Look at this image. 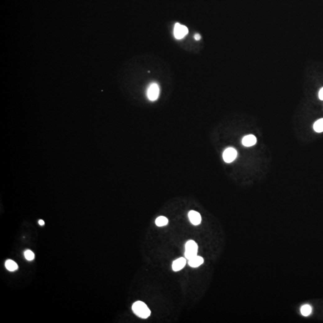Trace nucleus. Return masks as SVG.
<instances>
[{
    "label": "nucleus",
    "instance_id": "nucleus-1",
    "mask_svg": "<svg viewBox=\"0 0 323 323\" xmlns=\"http://www.w3.org/2000/svg\"><path fill=\"white\" fill-rule=\"evenodd\" d=\"M132 309L135 315L143 319L148 318L151 314V311L150 309L142 301L135 302L132 305Z\"/></svg>",
    "mask_w": 323,
    "mask_h": 323
},
{
    "label": "nucleus",
    "instance_id": "nucleus-2",
    "mask_svg": "<svg viewBox=\"0 0 323 323\" xmlns=\"http://www.w3.org/2000/svg\"><path fill=\"white\" fill-rule=\"evenodd\" d=\"M198 250V246L195 241L193 240H189L186 242L185 245V252L184 256L186 258L190 260L197 256Z\"/></svg>",
    "mask_w": 323,
    "mask_h": 323
},
{
    "label": "nucleus",
    "instance_id": "nucleus-3",
    "mask_svg": "<svg viewBox=\"0 0 323 323\" xmlns=\"http://www.w3.org/2000/svg\"><path fill=\"white\" fill-rule=\"evenodd\" d=\"M159 92L160 89L158 84L154 83H152L148 88L147 92V95L148 99L152 101L157 99L159 95Z\"/></svg>",
    "mask_w": 323,
    "mask_h": 323
},
{
    "label": "nucleus",
    "instance_id": "nucleus-4",
    "mask_svg": "<svg viewBox=\"0 0 323 323\" xmlns=\"http://www.w3.org/2000/svg\"><path fill=\"white\" fill-rule=\"evenodd\" d=\"M174 36L177 39H181L188 34V28L184 25L177 23L174 27Z\"/></svg>",
    "mask_w": 323,
    "mask_h": 323
},
{
    "label": "nucleus",
    "instance_id": "nucleus-5",
    "mask_svg": "<svg viewBox=\"0 0 323 323\" xmlns=\"http://www.w3.org/2000/svg\"><path fill=\"white\" fill-rule=\"evenodd\" d=\"M237 156L236 150L232 148L229 147L226 148L223 154V158L226 163H230L234 161Z\"/></svg>",
    "mask_w": 323,
    "mask_h": 323
},
{
    "label": "nucleus",
    "instance_id": "nucleus-6",
    "mask_svg": "<svg viewBox=\"0 0 323 323\" xmlns=\"http://www.w3.org/2000/svg\"><path fill=\"white\" fill-rule=\"evenodd\" d=\"M188 216L191 223L194 226H198L201 223V216L199 212L192 210L189 212Z\"/></svg>",
    "mask_w": 323,
    "mask_h": 323
},
{
    "label": "nucleus",
    "instance_id": "nucleus-7",
    "mask_svg": "<svg viewBox=\"0 0 323 323\" xmlns=\"http://www.w3.org/2000/svg\"><path fill=\"white\" fill-rule=\"evenodd\" d=\"M186 258L184 257L177 258L172 263V270L175 272H178L183 269V267L186 266Z\"/></svg>",
    "mask_w": 323,
    "mask_h": 323
},
{
    "label": "nucleus",
    "instance_id": "nucleus-8",
    "mask_svg": "<svg viewBox=\"0 0 323 323\" xmlns=\"http://www.w3.org/2000/svg\"><path fill=\"white\" fill-rule=\"evenodd\" d=\"M242 143L245 147H251L256 144L257 139L253 135H248L243 138Z\"/></svg>",
    "mask_w": 323,
    "mask_h": 323
},
{
    "label": "nucleus",
    "instance_id": "nucleus-9",
    "mask_svg": "<svg viewBox=\"0 0 323 323\" xmlns=\"http://www.w3.org/2000/svg\"><path fill=\"white\" fill-rule=\"evenodd\" d=\"M204 262L203 258L201 256H196L193 258L189 260V265L192 267H198L203 264Z\"/></svg>",
    "mask_w": 323,
    "mask_h": 323
},
{
    "label": "nucleus",
    "instance_id": "nucleus-10",
    "mask_svg": "<svg viewBox=\"0 0 323 323\" xmlns=\"http://www.w3.org/2000/svg\"><path fill=\"white\" fill-rule=\"evenodd\" d=\"M5 266L6 267V269L10 272L15 271L18 269V265L16 262L12 260H10V259L7 260L6 262Z\"/></svg>",
    "mask_w": 323,
    "mask_h": 323
},
{
    "label": "nucleus",
    "instance_id": "nucleus-11",
    "mask_svg": "<svg viewBox=\"0 0 323 323\" xmlns=\"http://www.w3.org/2000/svg\"><path fill=\"white\" fill-rule=\"evenodd\" d=\"M314 129L315 132L321 133L323 132V118L315 121L314 125Z\"/></svg>",
    "mask_w": 323,
    "mask_h": 323
},
{
    "label": "nucleus",
    "instance_id": "nucleus-12",
    "mask_svg": "<svg viewBox=\"0 0 323 323\" xmlns=\"http://www.w3.org/2000/svg\"><path fill=\"white\" fill-rule=\"evenodd\" d=\"M155 223L156 225L159 227L166 226L168 223V220L164 216H160L156 218Z\"/></svg>",
    "mask_w": 323,
    "mask_h": 323
},
{
    "label": "nucleus",
    "instance_id": "nucleus-13",
    "mask_svg": "<svg viewBox=\"0 0 323 323\" xmlns=\"http://www.w3.org/2000/svg\"><path fill=\"white\" fill-rule=\"evenodd\" d=\"M300 312L305 316L310 315L312 312V307L309 305H304L300 308Z\"/></svg>",
    "mask_w": 323,
    "mask_h": 323
},
{
    "label": "nucleus",
    "instance_id": "nucleus-14",
    "mask_svg": "<svg viewBox=\"0 0 323 323\" xmlns=\"http://www.w3.org/2000/svg\"><path fill=\"white\" fill-rule=\"evenodd\" d=\"M24 256L25 258L29 261L33 260L35 257V255H34V252H32V251L30 250H26L25 251Z\"/></svg>",
    "mask_w": 323,
    "mask_h": 323
},
{
    "label": "nucleus",
    "instance_id": "nucleus-15",
    "mask_svg": "<svg viewBox=\"0 0 323 323\" xmlns=\"http://www.w3.org/2000/svg\"><path fill=\"white\" fill-rule=\"evenodd\" d=\"M319 98L323 101V88L320 89L319 92Z\"/></svg>",
    "mask_w": 323,
    "mask_h": 323
},
{
    "label": "nucleus",
    "instance_id": "nucleus-16",
    "mask_svg": "<svg viewBox=\"0 0 323 323\" xmlns=\"http://www.w3.org/2000/svg\"><path fill=\"white\" fill-rule=\"evenodd\" d=\"M194 39H195L196 40H200L201 39V35L199 34H196L194 35Z\"/></svg>",
    "mask_w": 323,
    "mask_h": 323
},
{
    "label": "nucleus",
    "instance_id": "nucleus-17",
    "mask_svg": "<svg viewBox=\"0 0 323 323\" xmlns=\"http://www.w3.org/2000/svg\"><path fill=\"white\" fill-rule=\"evenodd\" d=\"M39 225H41V226H43V225H44V221L43 220H40L39 221Z\"/></svg>",
    "mask_w": 323,
    "mask_h": 323
}]
</instances>
